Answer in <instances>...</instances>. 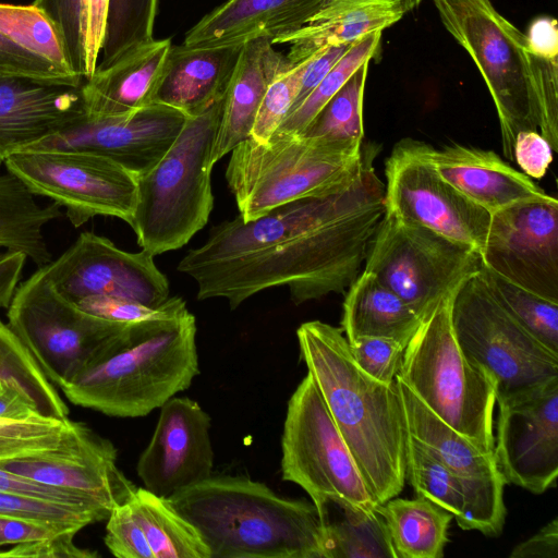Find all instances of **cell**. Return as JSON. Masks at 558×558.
<instances>
[{
    "instance_id": "cell-1",
    "label": "cell",
    "mask_w": 558,
    "mask_h": 558,
    "mask_svg": "<svg viewBox=\"0 0 558 558\" xmlns=\"http://www.w3.org/2000/svg\"><path fill=\"white\" fill-rule=\"evenodd\" d=\"M385 214V185L364 154L357 175L336 192L214 226L178 270L197 283L199 301L222 298L235 310L263 290L284 286L300 305L348 290Z\"/></svg>"
},
{
    "instance_id": "cell-2",
    "label": "cell",
    "mask_w": 558,
    "mask_h": 558,
    "mask_svg": "<svg viewBox=\"0 0 558 558\" xmlns=\"http://www.w3.org/2000/svg\"><path fill=\"white\" fill-rule=\"evenodd\" d=\"M300 355L378 505L405 483L408 432L397 380L380 383L352 356L342 329L310 320L296 330Z\"/></svg>"
},
{
    "instance_id": "cell-3",
    "label": "cell",
    "mask_w": 558,
    "mask_h": 558,
    "mask_svg": "<svg viewBox=\"0 0 558 558\" xmlns=\"http://www.w3.org/2000/svg\"><path fill=\"white\" fill-rule=\"evenodd\" d=\"M198 532L210 558H325L313 502L241 476H210L167 498Z\"/></svg>"
},
{
    "instance_id": "cell-4",
    "label": "cell",
    "mask_w": 558,
    "mask_h": 558,
    "mask_svg": "<svg viewBox=\"0 0 558 558\" xmlns=\"http://www.w3.org/2000/svg\"><path fill=\"white\" fill-rule=\"evenodd\" d=\"M196 320L130 324L114 352L61 387L73 404L116 417H141L187 389L199 373Z\"/></svg>"
},
{
    "instance_id": "cell-5",
    "label": "cell",
    "mask_w": 558,
    "mask_h": 558,
    "mask_svg": "<svg viewBox=\"0 0 558 558\" xmlns=\"http://www.w3.org/2000/svg\"><path fill=\"white\" fill-rule=\"evenodd\" d=\"M225 97L186 121L165 155L136 175L130 226L153 256L184 246L207 223L214 207L209 156Z\"/></svg>"
},
{
    "instance_id": "cell-6",
    "label": "cell",
    "mask_w": 558,
    "mask_h": 558,
    "mask_svg": "<svg viewBox=\"0 0 558 558\" xmlns=\"http://www.w3.org/2000/svg\"><path fill=\"white\" fill-rule=\"evenodd\" d=\"M363 159L361 142L274 135L260 144L248 137L231 150L226 180L239 216L250 221L286 203L344 187Z\"/></svg>"
},
{
    "instance_id": "cell-7",
    "label": "cell",
    "mask_w": 558,
    "mask_h": 558,
    "mask_svg": "<svg viewBox=\"0 0 558 558\" xmlns=\"http://www.w3.org/2000/svg\"><path fill=\"white\" fill-rule=\"evenodd\" d=\"M457 290L422 319L397 376L442 422L483 452L494 453L495 383L457 341L451 319Z\"/></svg>"
},
{
    "instance_id": "cell-8",
    "label": "cell",
    "mask_w": 558,
    "mask_h": 558,
    "mask_svg": "<svg viewBox=\"0 0 558 558\" xmlns=\"http://www.w3.org/2000/svg\"><path fill=\"white\" fill-rule=\"evenodd\" d=\"M448 33L477 66L494 101L506 158L515 136L537 131L530 53L525 35L492 0H430Z\"/></svg>"
},
{
    "instance_id": "cell-9",
    "label": "cell",
    "mask_w": 558,
    "mask_h": 558,
    "mask_svg": "<svg viewBox=\"0 0 558 558\" xmlns=\"http://www.w3.org/2000/svg\"><path fill=\"white\" fill-rule=\"evenodd\" d=\"M8 320L45 376L60 388L109 357L130 325L84 312L56 290L40 267L17 287Z\"/></svg>"
},
{
    "instance_id": "cell-10",
    "label": "cell",
    "mask_w": 558,
    "mask_h": 558,
    "mask_svg": "<svg viewBox=\"0 0 558 558\" xmlns=\"http://www.w3.org/2000/svg\"><path fill=\"white\" fill-rule=\"evenodd\" d=\"M281 451L282 478L308 494L323 523L329 504L375 511L378 502L308 372L288 402Z\"/></svg>"
},
{
    "instance_id": "cell-11",
    "label": "cell",
    "mask_w": 558,
    "mask_h": 558,
    "mask_svg": "<svg viewBox=\"0 0 558 558\" xmlns=\"http://www.w3.org/2000/svg\"><path fill=\"white\" fill-rule=\"evenodd\" d=\"M451 319L464 355L492 376L496 400L558 377V353L498 303L481 271L458 288Z\"/></svg>"
},
{
    "instance_id": "cell-12",
    "label": "cell",
    "mask_w": 558,
    "mask_h": 558,
    "mask_svg": "<svg viewBox=\"0 0 558 558\" xmlns=\"http://www.w3.org/2000/svg\"><path fill=\"white\" fill-rule=\"evenodd\" d=\"M482 267L475 250L385 214L362 271L373 274L423 319Z\"/></svg>"
},
{
    "instance_id": "cell-13",
    "label": "cell",
    "mask_w": 558,
    "mask_h": 558,
    "mask_svg": "<svg viewBox=\"0 0 558 558\" xmlns=\"http://www.w3.org/2000/svg\"><path fill=\"white\" fill-rule=\"evenodd\" d=\"M3 162L34 195L64 207L76 228L96 216L132 222L136 174L106 156L83 150H22Z\"/></svg>"
},
{
    "instance_id": "cell-14",
    "label": "cell",
    "mask_w": 558,
    "mask_h": 558,
    "mask_svg": "<svg viewBox=\"0 0 558 558\" xmlns=\"http://www.w3.org/2000/svg\"><path fill=\"white\" fill-rule=\"evenodd\" d=\"M429 144L404 138L385 166L386 214L482 253L490 214L444 180L428 157Z\"/></svg>"
},
{
    "instance_id": "cell-15",
    "label": "cell",
    "mask_w": 558,
    "mask_h": 558,
    "mask_svg": "<svg viewBox=\"0 0 558 558\" xmlns=\"http://www.w3.org/2000/svg\"><path fill=\"white\" fill-rule=\"evenodd\" d=\"M483 266L511 283L558 302V201L514 204L490 214Z\"/></svg>"
},
{
    "instance_id": "cell-16",
    "label": "cell",
    "mask_w": 558,
    "mask_h": 558,
    "mask_svg": "<svg viewBox=\"0 0 558 558\" xmlns=\"http://www.w3.org/2000/svg\"><path fill=\"white\" fill-rule=\"evenodd\" d=\"M496 402L494 457L506 484L536 495L556 487L558 377Z\"/></svg>"
},
{
    "instance_id": "cell-17",
    "label": "cell",
    "mask_w": 558,
    "mask_h": 558,
    "mask_svg": "<svg viewBox=\"0 0 558 558\" xmlns=\"http://www.w3.org/2000/svg\"><path fill=\"white\" fill-rule=\"evenodd\" d=\"M56 290L75 303L106 295L158 306L169 299V282L154 256L130 253L109 239L83 232L57 259L40 267Z\"/></svg>"
},
{
    "instance_id": "cell-18",
    "label": "cell",
    "mask_w": 558,
    "mask_h": 558,
    "mask_svg": "<svg viewBox=\"0 0 558 558\" xmlns=\"http://www.w3.org/2000/svg\"><path fill=\"white\" fill-rule=\"evenodd\" d=\"M407 432L430 449L458 480L465 500L461 529L498 536L506 519L504 487L494 453H486L435 415L397 376Z\"/></svg>"
},
{
    "instance_id": "cell-19",
    "label": "cell",
    "mask_w": 558,
    "mask_h": 558,
    "mask_svg": "<svg viewBox=\"0 0 558 558\" xmlns=\"http://www.w3.org/2000/svg\"><path fill=\"white\" fill-rule=\"evenodd\" d=\"M186 118L181 111L160 104L125 117L95 118L84 113L23 150L89 151L106 156L137 175L165 155Z\"/></svg>"
},
{
    "instance_id": "cell-20",
    "label": "cell",
    "mask_w": 558,
    "mask_h": 558,
    "mask_svg": "<svg viewBox=\"0 0 558 558\" xmlns=\"http://www.w3.org/2000/svg\"><path fill=\"white\" fill-rule=\"evenodd\" d=\"M160 414L136 472L144 487L169 498L211 476L214 450L209 436L210 416L197 401L172 397Z\"/></svg>"
},
{
    "instance_id": "cell-21",
    "label": "cell",
    "mask_w": 558,
    "mask_h": 558,
    "mask_svg": "<svg viewBox=\"0 0 558 558\" xmlns=\"http://www.w3.org/2000/svg\"><path fill=\"white\" fill-rule=\"evenodd\" d=\"M113 444L82 422L58 448L0 459V469L58 487L78 490L111 511L135 485L117 464Z\"/></svg>"
},
{
    "instance_id": "cell-22",
    "label": "cell",
    "mask_w": 558,
    "mask_h": 558,
    "mask_svg": "<svg viewBox=\"0 0 558 558\" xmlns=\"http://www.w3.org/2000/svg\"><path fill=\"white\" fill-rule=\"evenodd\" d=\"M84 81L0 76V163L83 116Z\"/></svg>"
},
{
    "instance_id": "cell-23",
    "label": "cell",
    "mask_w": 558,
    "mask_h": 558,
    "mask_svg": "<svg viewBox=\"0 0 558 558\" xmlns=\"http://www.w3.org/2000/svg\"><path fill=\"white\" fill-rule=\"evenodd\" d=\"M428 157L444 180L489 214L548 196L493 150L460 144L441 148L429 145Z\"/></svg>"
},
{
    "instance_id": "cell-24",
    "label": "cell",
    "mask_w": 558,
    "mask_h": 558,
    "mask_svg": "<svg viewBox=\"0 0 558 558\" xmlns=\"http://www.w3.org/2000/svg\"><path fill=\"white\" fill-rule=\"evenodd\" d=\"M171 47L170 38H154L96 69L82 85L85 113L125 117L154 105Z\"/></svg>"
},
{
    "instance_id": "cell-25",
    "label": "cell",
    "mask_w": 558,
    "mask_h": 558,
    "mask_svg": "<svg viewBox=\"0 0 558 558\" xmlns=\"http://www.w3.org/2000/svg\"><path fill=\"white\" fill-rule=\"evenodd\" d=\"M325 0H228L185 35L187 48L243 45L258 37L270 40L302 27Z\"/></svg>"
},
{
    "instance_id": "cell-26",
    "label": "cell",
    "mask_w": 558,
    "mask_h": 558,
    "mask_svg": "<svg viewBox=\"0 0 558 558\" xmlns=\"http://www.w3.org/2000/svg\"><path fill=\"white\" fill-rule=\"evenodd\" d=\"M294 65L267 37L243 44L223 100L222 113L209 156V167L251 137L264 94L270 83Z\"/></svg>"
},
{
    "instance_id": "cell-27",
    "label": "cell",
    "mask_w": 558,
    "mask_h": 558,
    "mask_svg": "<svg viewBox=\"0 0 558 558\" xmlns=\"http://www.w3.org/2000/svg\"><path fill=\"white\" fill-rule=\"evenodd\" d=\"M243 45L211 48L173 46L155 104L195 117L222 99L234 74Z\"/></svg>"
},
{
    "instance_id": "cell-28",
    "label": "cell",
    "mask_w": 558,
    "mask_h": 558,
    "mask_svg": "<svg viewBox=\"0 0 558 558\" xmlns=\"http://www.w3.org/2000/svg\"><path fill=\"white\" fill-rule=\"evenodd\" d=\"M405 14L402 0H325L299 29L271 44L289 45L287 58L295 65L330 46L353 44L384 32Z\"/></svg>"
},
{
    "instance_id": "cell-29",
    "label": "cell",
    "mask_w": 558,
    "mask_h": 558,
    "mask_svg": "<svg viewBox=\"0 0 558 558\" xmlns=\"http://www.w3.org/2000/svg\"><path fill=\"white\" fill-rule=\"evenodd\" d=\"M422 319L373 274L362 271L348 288L341 329L348 342L361 337L395 340L404 347Z\"/></svg>"
},
{
    "instance_id": "cell-30",
    "label": "cell",
    "mask_w": 558,
    "mask_h": 558,
    "mask_svg": "<svg viewBox=\"0 0 558 558\" xmlns=\"http://www.w3.org/2000/svg\"><path fill=\"white\" fill-rule=\"evenodd\" d=\"M375 510L386 524L397 558L444 557L452 513L421 496H396Z\"/></svg>"
},
{
    "instance_id": "cell-31",
    "label": "cell",
    "mask_w": 558,
    "mask_h": 558,
    "mask_svg": "<svg viewBox=\"0 0 558 558\" xmlns=\"http://www.w3.org/2000/svg\"><path fill=\"white\" fill-rule=\"evenodd\" d=\"M61 216L60 206L40 205L10 172L0 175V248L23 252L37 266L51 262L44 228Z\"/></svg>"
},
{
    "instance_id": "cell-32",
    "label": "cell",
    "mask_w": 558,
    "mask_h": 558,
    "mask_svg": "<svg viewBox=\"0 0 558 558\" xmlns=\"http://www.w3.org/2000/svg\"><path fill=\"white\" fill-rule=\"evenodd\" d=\"M154 558H210L196 529L168 501L145 487L126 500Z\"/></svg>"
},
{
    "instance_id": "cell-33",
    "label": "cell",
    "mask_w": 558,
    "mask_h": 558,
    "mask_svg": "<svg viewBox=\"0 0 558 558\" xmlns=\"http://www.w3.org/2000/svg\"><path fill=\"white\" fill-rule=\"evenodd\" d=\"M0 380L22 392L43 415L63 420L69 408L56 386L45 376L34 356L0 320Z\"/></svg>"
},
{
    "instance_id": "cell-34",
    "label": "cell",
    "mask_w": 558,
    "mask_h": 558,
    "mask_svg": "<svg viewBox=\"0 0 558 558\" xmlns=\"http://www.w3.org/2000/svg\"><path fill=\"white\" fill-rule=\"evenodd\" d=\"M336 506L340 518L324 521L325 558H397L386 524L376 510Z\"/></svg>"
},
{
    "instance_id": "cell-35",
    "label": "cell",
    "mask_w": 558,
    "mask_h": 558,
    "mask_svg": "<svg viewBox=\"0 0 558 558\" xmlns=\"http://www.w3.org/2000/svg\"><path fill=\"white\" fill-rule=\"evenodd\" d=\"M415 494L425 497L452 513L461 527L465 500L456 476L430 449L408 433L405 480Z\"/></svg>"
},
{
    "instance_id": "cell-36",
    "label": "cell",
    "mask_w": 558,
    "mask_h": 558,
    "mask_svg": "<svg viewBox=\"0 0 558 558\" xmlns=\"http://www.w3.org/2000/svg\"><path fill=\"white\" fill-rule=\"evenodd\" d=\"M481 272L498 303L539 342L558 353V302L515 286L484 266Z\"/></svg>"
},
{
    "instance_id": "cell-37",
    "label": "cell",
    "mask_w": 558,
    "mask_h": 558,
    "mask_svg": "<svg viewBox=\"0 0 558 558\" xmlns=\"http://www.w3.org/2000/svg\"><path fill=\"white\" fill-rule=\"evenodd\" d=\"M381 35L383 32L373 33L353 43L304 101L284 118L274 135H301L350 76L375 56Z\"/></svg>"
},
{
    "instance_id": "cell-38",
    "label": "cell",
    "mask_w": 558,
    "mask_h": 558,
    "mask_svg": "<svg viewBox=\"0 0 558 558\" xmlns=\"http://www.w3.org/2000/svg\"><path fill=\"white\" fill-rule=\"evenodd\" d=\"M369 62H364L323 107L301 135L336 142L364 137L363 100Z\"/></svg>"
},
{
    "instance_id": "cell-39",
    "label": "cell",
    "mask_w": 558,
    "mask_h": 558,
    "mask_svg": "<svg viewBox=\"0 0 558 558\" xmlns=\"http://www.w3.org/2000/svg\"><path fill=\"white\" fill-rule=\"evenodd\" d=\"M0 33L63 72L76 75L71 70L60 33L35 5L0 3Z\"/></svg>"
},
{
    "instance_id": "cell-40",
    "label": "cell",
    "mask_w": 558,
    "mask_h": 558,
    "mask_svg": "<svg viewBox=\"0 0 558 558\" xmlns=\"http://www.w3.org/2000/svg\"><path fill=\"white\" fill-rule=\"evenodd\" d=\"M158 0H110L101 59L104 69L128 51L154 39Z\"/></svg>"
},
{
    "instance_id": "cell-41",
    "label": "cell",
    "mask_w": 558,
    "mask_h": 558,
    "mask_svg": "<svg viewBox=\"0 0 558 558\" xmlns=\"http://www.w3.org/2000/svg\"><path fill=\"white\" fill-rule=\"evenodd\" d=\"M0 517L83 529L88 524L107 520L109 513L93 508L0 492Z\"/></svg>"
},
{
    "instance_id": "cell-42",
    "label": "cell",
    "mask_w": 558,
    "mask_h": 558,
    "mask_svg": "<svg viewBox=\"0 0 558 558\" xmlns=\"http://www.w3.org/2000/svg\"><path fill=\"white\" fill-rule=\"evenodd\" d=\"M75 304L88 314L121 324L173 319L189 311L180 296H171L158 306L106 295L86 296Z\"/></svg>"
},
{
    "instance_id": "cell-43",
    "label": "cell",
    "mask_w": 558,
    "mask_h": 558,
    "mask_svg": "<svg viewBox=\"0 0 558 558\" xmlns=\"http://www.w3.org/2000/svg\"><path fill=\"white\" fill-rule=\"evenodd\" d=\"M306 60L277 77L266 89L251 131V138L257 143L266 144L290 112Z\"/></svg>"
},
{
    "instance_id": "cell-44",
    "label": "cell",
    "mask_w": 558,
    "mask_h": 558,
    "mask_svg": "<svg viewBox=\"0 0 558 558\" xmlns=\"http://www.w3.org/2000/svg\"><path fill=\"white\" fill-rule=\"evenodd\" d=\"M33 5L39 9L60 33L72 72L85 78L84 0H35Z\"/></svg>"
},
{
    "instance_id": "cell-45",
    "label": "cell",
    "mask_w": 558,
    "mask_h": 558,
    "mask_svg": "<svg viewBox=\"0 0 558 558\" xmlns=\"http://www.w3.org/2000/svg\"><path fill=\"white\" fill-rule=\"evenodd\" d=\"M530 53V52H529ZM537 128L558 149V59H543L530 53Z\"/></svg>"
},
{
    "instance_id": "cell-46",
    "label": "cell",
    "mask_w": 558,
    "mask_h": 558,
    "mask_svg": "<svg viewBox=\"0 0 558 558\" xmlns=\"http://www.w3.org/2000/svg\"><path fill=\"white\" fill-rule=\"evenodd\" d=\"M359 367L372 378L395 384L399 374L404 345L387 338L361 337L349 342Z\"/></svg>"
},
{
    "instance_id": "cell-47",
    "label": "cell",
    "mask_w": 558,
    "mask_h": 558,
    "mask_svg": "<svg viewBox=\"0 0 558 558\" xmlns=\"http://www.w3.org/2000/svg\"><path fill=\"white\" fill-rule=\"evenodd\" d=\"M105 544L118 558H154L145 535L126 501L110 511L107 518Z\"/></svg>"
},
{
    "instance_id": "cell-48",
    "label": "cell",
    "mask_w": 558,
    "mask_h": 558,
    "mask_svg": "<svg viewBox=\"0 0 558 558\" xmlns=\"http://www.w3.org/2000/svg\"><path fill=\"white\" fill-rule=\"evenodd\" d=\"M0 72L7 75H24L44 80L83 81L71 75L48 60L24 49L0 33Z\"/></svg>"
},
{
    "instance_id": "cell-49",
    "label": "cell",
    "mask_w": 558,
    "mask_h": 558,
    "mask_svg": "<svg viewBox=\"0 0 558 558\" xmlns=\"http://www.w3.org/2000/svg\"><path fill=\"white\" fill-rule=\"evenodd\" d=\"M0 492L76 505L110 513L97 500L78 490L48 485L0 469Z\"/></svg>"
},
{
    "instance_id": "cell-50",
    "label": "cell",
    "mask_w": 558,
    "mask_h": 558,
    "mask_svg": "<svg viewBox=\"0 0 558 558\" xmlns=\"http://www.w3.org/2000/svg\"><path fill=\"white\" fill-rule=\"evenodd\" d=\"M76 533H65L56 537L15 544L0 550V558H94L98 553L75 545Z\"/></svg>"
},
{
    "instance_id": "cell-51",
    "label": "cell",
    "mask_w": 558,
    "mask_h": 558,
    "mask_svg": "<svg viewBox=\"0 0 558 558\" xmlns=\"http://www.w3.org/2000/svg\"><path fill=\"white\" fill-rule=\"evenodd\" d=\"M110 0H84L83 37L85 50V80L89 78L98 64L104 45Z\"/></svg>"
},
{
    "instance_id": "cell-52",
    "label": "cell",
    "mask_w": 558,
    "mask_h": 558,
    "mask_svg": "<svg viewBox=\"0 0 558 558\" xmlns=\"http://www.w3.org/2000/svg\"><path fill=\"white\" fill-rule=\"evenodd\" d=\"M553 148L537 131H521L513 145V159L531 179H542L551 163Z\"/></svg>"
},
{
    "instance_id": "cell-53",
    "label": "cell",
    "mask_w": 558,
    "mask_h": 558,
    "mask_svg": "<svg viewBox=\"0 0 558 558\" xmlns=\"http://www.w3.org/2000/svg\"><path fill=\"white\" fill-rule=\"evenodd\" d=\"M74 525L0 517V546L47 539L65 533H78Z\"/></svg>"
},
{
    "instance_id": "cell-54",
    "label": "cell",
    "mask_w": 558,
    "mask_h": 558,
    "mask_svg": "<svg viewBox=\"0 0 558 558\" xmlns=\"http://www.w3.org/2000/svg\"><path fill=\"white\" fill-rule=\"evenodd\" d=\"M351 45L352 44H344L327 47L306 60L301 75L300 88L290 112L296 109L304 101V99L323 81Z\"/></svg>"
},
{
    "instance_id": "cell-55",
    "label": "cell",
    "mask_w": 558,
    "mask_h": 558,
    "mask_svg": "<svg viewBox=\"0 0 558 558\" xmlns=\"http://www.w3.org/2000/svg\"><path fill=\"white\" fill-rule=\"evenodd\" d=\"M527 51L543 59H558V23L553 16H536L526 33Z\"/></svg>"
},
{
    "instance_id": "cell-56",
    "label": "cell",
    "mask_w": 558,
    "mask_h": 558,
    "mask_svg": "<svg viewBox=\"0 0 558 558\" xmlns=\"http://www.w3.org/2000/svg\"><path fill=\"white\" fill-rule=\"evenodd\" d=\"M510 558H558V518H554L535 535L518 544Z\"/></svg>"
},
{
    "instance_id": "cell-57",
    "label": "cell",
    "mask_w": 558,
    "mask_h": 558,
    "mask_svg": "<svg viewBox=\"0 0 558 558\" xmlns=\"http://www.w3.org/2000/svg\"><path fill=\"white\" fill-rule=\"evenodd\" d=\"M27 256L20 251H5L0 255V307H9Z\"/></svg>"
},
{
    "instance_id": "cell-58",
    "label": "cell",
    "mask_w": 558,
    "mask_h": 558,
    "mask_svg": "<svg viewBox=\"0 0 558 558\" xmlns=\"http://www.w3.org/2000/svg\"><path fill=\"white\" fill-rule=\"evenodd\" d=\"M41 415L22 392L0 380V417L27 421Z\"/></svg>"
},
{
    "instance_id": "cell-59",
    "label": "cell",
    "mask_w": 558,
    "mask_h": 558,
    "mask_svg": "<svg viewBox=\"0 0 558 558\" xmlns=\"http://www.w3.org/2000/svg\"><path fill=\"white\" fill-rule=\"evenodd\" d=\"M423 0H402L405 12L411 11L418 7Z\"/></svg>"
},
{
    "instance_id": "cell-60",
    "label": "cell",
    "mask_w": 558,
    "mask_h": 558,
    "mask_svg": "<svg viewBox=\"0 0 558 558\" xmlns=\"http://www.w3.org/2000/svg\"><path fill=\"white\" fill-rule=\"evenodd\" d=\"M4 75H7V74H4V73L0 72V76H4Z\"/></svg>"
},
{
    "instance_id": "cell-61",
    "label": "cell",
    "mask_w": 558,
    "mask_h": 558,
    "mask_svg": "<svg viewBox=\"0 0 558 558\" xmlns=\"http://www.w3.org/2000/svg\"><path fill=\"white\" fill-rule=\"evenodd\" d=\"M2 254V252H0V255Z\"/></svg>"
}]
</instances>
